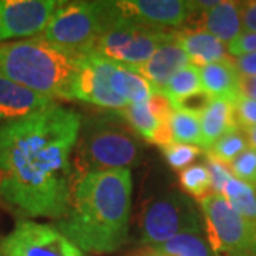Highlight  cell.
Masks as SVG:
<instances>
[{"mask_svg":"<svg viewBox=\"0 0 256 256\" xmlns=\"http://www.w3.org/2000/svg\"><path fill=\"white\" fill-rule=\"evenodd\" d=\"M240 18L245 33H256V0L240 3Z\"/></svg>","mask_w":256,"mask_h":256,"instance_id":"34","label":"cell"},{"mask_svg":"<svg viewBox=\"0 0 256 256\" xmlns=\"http://www.w3.org/2000/svg\"><path fill=\"white\" fill-rule=\"evenodd\" d=\"M131 195L127 168L76 176L67 212L54 226L82 254H112L128 239Z\"/></svg>","mask_w":256,"mask_h":256,"instance_id":"2","label":"cell"},{"mask_svg":"<svg viewBox=\"0 0 256 256\" xmlns=\"http://www.w3.org/2000/svg\"><path fill=\"white\" fill-rule=\"evenodd\" d=\"M151 142H154L158 146H165L171 142H175L174 136H172V130H171V122L164 121V122H158V127L154 131V136L151 138Z\"/></svg>","mask_w":256,"mask_h":256,"instance_id":"36","label":"cell"},{"mask_svg":"<svg viewBox=\"0 0 256 256\" xmlns=\"http://www.w3.org/2000/svg\"><path fill=\"white\" fill-rule=\"evenodd\" d=\"M146 107L158 122L170 121L175 111L172 101L162 90H154L152 92L150 100L146 101Z\"/></svg>","mask_w":256,"mask_h":256,"instance_id":"30","label":"cell"},{"mask_svg":"<svg viewBox=\"0 0 256 256\" xmlns=\"http://www.w3.org/2000/svg\"><path fill=\"white\" fill-rule=\"evenodd\" d=\"M244 131H245V134H246L249 146H250V148H254V150L256 151V127L248 128V130H244Z\"/></svg>","mask_w":256,"mask_h":256,"instance_id":"38","label":"cell"},{"mask_svg":"<svg viewBox=\"0 0 256 256\" xmlns=\"http://www.w3.org/2000/svg\"><path fill=\"white\" fill-rule=\"evenodd\" d=\"M114 112L124 120L128 126L132 128V131L137 132V136L151 142L154 131L158 127V121L150 112L148 107H146V102H144V104H128L127 107L114 111Z\"/></svg>","mask_w":256,"mask_h":256,"instance_id":"25","label":"cell"},{"mask_svg":"<svg viewBox=\"0 0 256 256\" xmlns=\"http://www.w3.org/2000/svg\"><path fill=\"white\" fill-rule=\"evenodd\" d=\"M205 166L208 168V172H210V190L214 191L212 194L222 195L225 185H226V182L232 178L230 171H229L225 165L218 162V161L214 160V158H210V156L206 158V165H205Z\"/></svg>","mask_w":256,"mask_h":256,"instance_id":"31","label":"cell"},{"mask_svg":"<svg viewBox=\"0 0 256 256\" xmlns=\"http://www.w3.org/2000/svg\"><path fill=\"white\" fill-rule=\"evenodd\" d=\"M112 87L114 92L126 98L130 104H144L150 100L154 92L152 86L146 78L118 63L112 76Z\"/></svg>","mask_w":256,"mask_h":256,"instance_id":"19","label":"cell"},{"mask_svg":"<svg viewBox=\"0 0 256 256\" xmlns=\"http://www.w3.org/2000/svg\"><path fill=\"white\" fill-rule=\"evenodd\" d=\"M222 196L244 220L256 228V191L254 186L232 176L225 185Z\"/></svg>","mask_w":256,"mask_h":256,"instance_id":"20","label":"cell"},{"mask_svg":"<svg viewBox=\"0 0 256 256\" xmlns=\"http://www.w3.org/2000/svg\"><path fill=\"white\" fill-rule=\"evenodd\" d=\"M201 22L202 30L229 44L242 34L240 3L218 2L214 8L201 12Z\"/></svg>","mask_w":256,"mask_h":256,"instance_id":"16","label":"cell"},{"mask_svg":"<svg viewBox=\"0 0 256 256\" xmlns=\"http://www.w3.org/2000/svg\"><path fill=\"white\" fill-rule=\"evenodd\" d=\"M255 236H256V230H255Z\"/></svg>","mask_w":256,"mask_h":256,"instance_id":"41","label":"cell"},{"mask_svg":"<svg viewBox=\"0 0 256 256\" xmlns=\"http://www.w3.org/2000/svg\"><path fill=\"white\" fill-rule=\"evenodd\" d=\"M53 104V100L0 74V121L26 118Z\"/></svg>","mask_w":256,"mask_h":256,"instance_id":"14","label":"cell"},{"mask_svg":"<svg viewBox=\"0 0 256 256\" xmlns=\"http://www.w3.org/2000/svg\"><path fill=\"white\" fill-rule=\"evenodd\" d=\"M2 248L6 256H84L54 225L32 220L18 222Z\"/></svg>","mask_w":256,"mask_h":256,"instance_id":"10","label":"cell"},{"mask_svg":"<svg viewBox=\"0 0 256 256\" xmlns=\"http://www.w3.org/2000/svg\"><path fill=\"white\" fill-rule=\"evenodd\" d=\"M117 63L97 53L77 57L72 96L73 100H80L102 108L117 111L127 107L128 102L112 87V76Z\"/></svg>","mask_w":256,"mask_h":256,"instance_id":"9","label":"cell"},{"mask_svg":"<svg viewBox=\"0 0 256 256\" xmlns=\"http://www.w3.org/2000/svg\"><path fill=\"white\" fill-rule=\"evenodd\" d=\"M214 256H256L255 226L218 194L200 200Z\"/></svg>","mask_w":256,"mask_h":256,"instance_id":"6","label":"cell"},{"mask_svg":"<svg viewBox=\"0 0 256 256\" xmlns=\"http://www.w3.org/2000/svg\"><path fill=\"white\" fill-rule=\"evenodd\" d=\"M234 118L242 130L256 127V101L239 94L238 98L234 101Z\"/></svg>","mask_w":256,"mask_h":256,"instance_id":"29","label":"cell"},{"mask_svg":"<svg viewBox=\"0 0 256 256\" xmlns=\"http://www.w3.org/2000/svg\"><path fill=\"white\" fill-rule=\"evenodd\" d=\"M175 36L191 64L196 67L228 60V50L225 44L202 28L176 32Z\"/></svg>","mask_w":256,"mask_h":256,"instance_id":"15","label":"cell"},{"mask_svg":"<svg viewBox=\"0 0 256 256\" xmlns=\"http://www.w3.org/2000/svg\"><path fill=\"white\" fill-rule=\"evenodd\" d=\"M140 256H171V255L162 254V252H160V250L156 249V248H146V249H144V250L141 252V255Z\"/></svg>","mask_w":256,"mask_h":256,"instance_id":"39","label":"cell"},{"mask_svg":"<svg viewBox=\"0 0 256 256\" xmlns=\"http://www.w3.org/2000/svg\"><path fill=\"white\" fill-rule=\"evenodd\" d=\"M246 148H249V142L245 131L242 128L235 127L225 136H222L216 142H214V146L208 150V156L220 164L226 165L230 164Z\"/></svg>","mask_w":256,"mask_h":256,"instance_id":"23","label":"cell"},{"mask_svg":"<svg viewBox=\"0 0 256 256\" xmlns=\"http://www.w3.org/2000/svg\"><path fill=\"white\" fill-rule=\"evenodd\" d=\"M58 4L56 0H0V42L43 33Z\"/></svg>","mask_w":256,"mask_h":256,"instance_id":"11","label":"cell"},{"mask_svg":"<svg viewBox=\"0 0 256 256\" xmlns=\"http://www.w3.org/2000/svg\"><path fill=\"white\" fill-rule=\"evenodd\" d=\"M180 182L184 191H186L194 198L201 200L210 191V176L208 168L202 164H194L184 168L180 172Z\"/></svg>","mask_w":256,"mask_h":256,"instance_id":"26","label":"cell"},{"mask_svg":"<svg viewBox=\"0 0 256 256\" xmlns=\"http://www.w3.org/2000/svg\"><path fill=\"white\" fill-rule=\"evenodd\" d=\"M201 146L210 150L222 136L236 126L234 118V102L225 98H212L206 110L201 114Z\"/></svg>","mask_w":256,"mask_h":256,"instance_id":"18","label":"cell"},{"mask_svg":"<svg viewBox=\"0 0 256 256\" xmlns=\"http://www.w3.org/2000/svg\"><path fill=\"white\" fill-rule=\"evenodd\" d=\"M202 90L201 76H200V67L188 64L184 68L178 70L176 73L170 78L168 84L165 86L164 92L171 98L172 104L176 101L182 100L185 97L191 96L194 92Z\"/></svg>","mask_w":256,"mask_h":256,"instance_id":"22","label":"cell"},{"mask_svg":"<svg viewBox=\"0 0 256 256\" xmlns=\"http://www.w3.org/2000/svg\"><path fill=\"white\" fill-rule=\"evenodd\" d=\"M176 34V32H175ZM174 34L172 38L165 42L162 46L156 50V53L151 56L146 63L128 67L132 72L140 74L142 78L152 86L154 90H162L168 84L170 78L174 76L178 70L184 68L185 66L191 64L186 53L176 42V36Z\"/></svg>","mask_w":256,"mask_h":256,"instance_id":"13","label":"cell"},{"mask_svg":"<svg viewBox=\"0 0 256 256\" xmlns=\"http://www.w3.org/2000/svg\"><path fill=\"white\" fill-rule=\"evenodd\" d=\"M202 90L215 98H225L228 101L239 97V73L234 62L224 60L200 67Z\"/></svg>","mask_w":256,"mask_h":256,"instance_id":"17","label":"cell"},{"mask_svg":"<svg viewBox=\"0 0 256 256\" xmlns=\"http://www.w3.org/2000/svg\"><path fill=\"white\" fill-rule=\"evenodd\" d=\"M141 240L156 248L185 232H201L200 214L185 195L168 192L146 204L141 216Z\"/></svg>","mask_w":256,"mask_h":256,"instance_id":"7","label":"cell"},{"mask_svg":"<svg viewBox=\"0 0 256 256\" xmlns=\"http://www.w3.org/2000/svg\"><path fill=\"white\" fill-rule=\"evenodd\" d=\"M118 10V9H117ZM175 32L146 28L120 16L100 37L94 53L126 67L146 63L160 46L172 38Z\"/></svg>","mask_w":256,"mask_h":256,"instance_id":"8","label":"cell"},{"mask_svg":"<svg viewBox=\"0 0 256 256\" xmlns=\"http://www.w3.org/2000/svg\"><path fill=\"white\" fill-rule=\"evenodd\" d=\"M82 116L53 104L0 124V205L24 220H60L73 185Z\"/></svg>","mask_w":256,"mask_h":256,"instance_id":"1","label":"cell"},{"mask_svg":"<svg viewBox=\"0 0 256 256\" xmlns=\"http://www.w3.org/2000/svg\"><path fill=\"white\" fill-rule=\"evenodd\" d=\"M166 162L171 165L174 170H181L190 166L192 161L196 156H201L202 150L196 146L190 144H181V142H171L168 146L161 148Z\"/></svg>","mask_w":256,"mask_h":256,"instance_id":"27","label":"cell"},{"mask_svg":"<svg viewBox=\"0 0 256 256\" xmlns=\"http://www.w3.org/2000/svg\"><path fill=\"white\" fill-rule=\"evenodd\" d=\"M156 249L171 256H214L210 245L204 240L200 232L180 234Z\"/></svg>","mask_w":256,"mask_h":256,"instance_id":"21","label":"cell"},{"mask_svg":"<svg viewBox=\"0 0 256 256\" xmlns=\"http://www.w3.org/2000/svg\"><path fill=\"white\" fill-rule=\"evenodd\" d=\"M228 53L230 56L248 54V53H256V33H242L239 34L234 42L228 44Z\"/></svg>","mask_w":256,"mask_h":256,"instance_id":"33","label":"cell"},{"mask_svg":"<svg viewBox=\"0 0 256 256\" xmlns=\"http://www.w3.org/2000/svg\"><path fill=\"white\" fill-rule=\"evenodd\" d=\"M118 18L116 2H60L38 36L74 57L94 53L100 37Z\"/></svg>","mask_w":256,"mask_h":256,"instance_id":"5","label":"cell"},{"mask_svg":"<svg viewBox=\"0 0 256 256\" xmlns=\"http://www.w3.org/2000/svg\"><path fill=\"white\" fill-rule=\"evenodd\" d=\"M212 96H210L206 92H194L191 96L185 97L182 100L176 101L174 104L175 110H182L192 112V114H196V116H201L204 111L206 110V107L210 106V102L212 101Z\"/></svg>","mask_w":256,"mask_h":256,"instance_id":"32","label":"cell"},{"mask_svg":"<svg viewBox=\"0 0 256 256\" xmlns=\"http://www.w3.org/2000/svg\"><path fill=\"white\" fill-rule=\"evenodd\" d=\"M0 256H6L4 250H3V248H2V242H0Z\"/></svg>","mask_w":256,"mask_h":256,"instance_id":"40","label":"cell"},{"mask_svg":"<svg viewBox=\"0 0 256 256\" xmlns=\"http://www.w3.org/2000/svg\"><path fill=\"white\" fill-rule=\"evenodd\" d=\"M239 94L256 101V76H239Z\"/></svg>","mask_w":256,"mask_h":256,"instance_id":"37","label":"cell"},{"mask_svg":"<svg viewBox=\"0 0 256 256\" xmlns=\"http://www.w3.org/2000/svg\"><path fill=\"white\" fill-rule=\"evenodd\" d=\"M234 66L239 76H256V53L239 56L234 60Z\"/></svg>","mask_w":256,"mask_h":256,"instance_id":"35","label":"cell"},{"mask_svg":"<svg viewBox=\"0 0 256 256\" xmlns=\"http://www.w3.org/2000/svg\"><path fill=\"white\" fill-rule=\"evenodd\" d=\"M230 172L235 178L248 184L250 186H256V151L254 148H246L242 154H239L230 164Z\"/></svg>","mask_w":256,"mask_h":256,"instance_id":"28","label":"cell"},{"mask_svg":"<svg viewBox=\"0 0 256 256\" xmlns=\"http://www.w3.org/2000/svg\"><path fill=\"white\" fill-rule=\"evenodd\" d=\"M201 116L188 111L175 110L170 120L175 142L201 146Z\"/></svg>","mask_w":256,"mask_h":256,"instance_id":"24","label":"cell"},{"mask_svg":"<svg viewBox=\"0 0 256 256\" xmlns=\"http://www.w3.org/2000/svg\"><path fill=\"white\" fill-rule=\"evenodd\" d=\"M73 178L88 172L137 166L144 156L138 136L116 112L82 120L73 152Z\"/></svg>","mask_w":256,"mask_h":256,"instance_id":"4","label":"cell"},{"mask_svg":"<svg viewBox=\"0 0 256 256\" xmlns=\"http://www.w3.org/2000/svg\"><path fill=\"white\" fill-rule=\"evenodd\" d=\"M77 57L33 37L0 44V74L50 100H73Z\"/></svg>","mask_w":256,"mask_h":256,"instance_id":"3","label":"cell"},{"mask_svg":"<svg viewBox=\"0 0 256 256\" xmlns=\"http://www.w3.org/2000/svg\"><path fill=\"white\" fill-rule=\"evenodd\" d=\"M116 4L121 18L165 32L182 26L196 13L192 2L182 0H124Z\"/></svg>","mask_w":256,"mask_h":256,"instance_id":"12","label":"cell"}]
</instances>
